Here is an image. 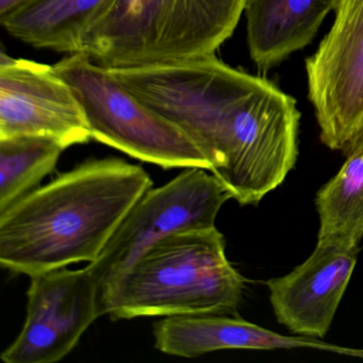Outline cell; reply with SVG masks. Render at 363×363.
Returning a JSON list of instances; mask_svg holds the SVG:
<instances>
[{"label":"cell","instance_id":"obj_1","mask_svg":"<svg viewBox=\"0 0 363 363\" xmlns=\"http://www.w3.org/2000/svg\"><path fill=\"white\" fill-rule=\"evenodd\" d=\"M152 188L140 165L118 158L82 163L0 212V264L33 277L93 262Z\"/></svg>","mask_w":363,"mask_h":363},{"label":"cell","instance_id":"obj_2","mask_svg":"<svg viewBox=\"0 0 363 363\" xmlns=\"http://www.w3.org/2000/svg\"><path fill=\"white\" fill-rule=\"evenodd\" d=\"M224 235L216 226L178 231L148 248L118 286L108 315L233 314L245 279L226 257Z\"/></svg>","mask_w":363,"mask_h":363},{"label":"cell","instance_id":"obj_3","mask_svg":"<svg viewBox=\"0 0 363 363\" xmlns=\"http://www.w3.org/2000/svg\"><path fill=\"white\" fill-rule=\"evenodd\" d=\"M248 0H116L82 40L106 69L182 62L216 54Z\"/></svg>","mask_w":363,"mask_h":363},{"label":"cell","instance_id":"obj_4","mask_svg":"<svg viewBox=\"0 0 363 363\" xmlns=\"http://www.w3.org/2000/svg\"><path fill=\"white\" fill-rule=\"evenodd\" d=\"M82 104L92 139L163 169H205L211 163L182 128L138 99L84 52L54 65Z\"/></svg>","mask_w":363,"mask_h":363},{"label":"cell","instance_id":"obj_5","mask_svg":"<svg viewBox=\"0 0 363 363\" xmlns=\"http://www.w3.org/2000/svg\"><path fill=\"white\" fill-rule=\"evenodd\" d=\"M207 172L184 169L164 186L150 189L125 216L99 258L86 265L96 284L101 315L108 314L125 276L148 248L178 231L216 226L220 208L233 197Z\"/></svg>","mask_w":363,"mask_h":363},{"label":"cell","instance_id":"obj_6","mask_svg":"<svg viewBox=\"0 0 363 363\" xmlns=\"http://www.w3.org/2000/svg\"><path fill=\"white\" fill-rule=\"evenodd\" d=\"M320 140L345 148L363 131V0H339L330 31L306 60Z\"/></svg>","mask_w":363,"mask_h":363},{"label":"cell","instance_id":"obj_7","mask_svg":"<svg viewBox=\"0 0 363 363\" xmlns=\"http://www.w3.org/2000/svg\"><path fill=\"white\" fill-rule=\"evenodd\" d=\"M30 278L26 320L20 335L4 350L1 360L58 362L101 316L96 284L86 267H62Z\"/></svg>","mask_w":363,"mask_h":363},{"label":"cell","instance_id":"obj_8","mask_svg":"<svg viewBox=\"0 0 363 363\" xmlns=\"http://www.w3.org/2000/svg\"><path fill=\"white\" fill-rule=\"evenodd\" d=\"M35 135L65 148L92 139L82 104L54 65L0 57V139Z\"/></svg>","mask_w":363,"mask_h":363},{"label":"cell","instance_id":"obj_9","mask_svg":"<svg viewBox=\"0 0 363 363\" xmlns=\"http://www.w3.org/2000/svg\"><path fill=\"white\" fill-rule=\"evenodd\" d=\"M359 246L318 242L305 262L267 282L279 324L296 335L322 339L330 328L356 267Z\"/></svg>","mask_w":363,"mask_h":363},{"label":"cell","instance_id":"obj_10","mask_svg":"<svg viewBox=\"0 0 363 363\" xmlns=\"http://www.w3.org/2000/svg\"><path fill=\"white\" fill-rule=\"evenodd\" d=\"M155 346L172 356L195 358L223 350L314 348L363 359V350L316 337L280 335L229 314L167 316L154 325Z\"/></svg>","mask_w":363,"mask_h":363},{"label":"cell","instance_id":"obj_11","mask_svg":"<svg viewBox=\"0 0 363 363\" xmlns=\"http://www.w3.org/2000/svg\"><path fill=\"white\" fill-rule=\"evenodd\" d=\"M339 0H248L250 58L263 71L272 69L313 40Z\"/></svg>","mask_w":363,"mask_h":363},{"label":"cell","instance_id":"obj_12","mask_svg":"<svg viewBox=\"0 0 363 363\" xmlns=\"http://www.w3.org/2000/svg\"><path fill=\"white\" fill-rule=\"evenodd\" d=\"M116 0H33L0 22L12 37L37 48L80 52L82 40Z\"/></svg>","mask_w":363,"mask_h":363},{"label":"cell","instance_id":"obj_13","mask_svg":"<svg viewBox=\"0 0 363 363\" xmlns=\"http://www.w3.org/2000/svg\"><path fill=\"white\" fill-rule=\"evenodd\" d=\"M343 152L339 173L316 194L318 241L358 246L363 239V131Z\"/></svg>","mask_w":363,"mask_h":363},{"label":"cell","instance_id":"obj_14","mask_svg":"<svg viewBox=\"0 0 363 363\" xmlns=\"http://www.w3.org/2000/svg\"><path fill=\"white\" fill-rule=\"evenodd\" d=\"M67 148L45 137L0 139V212L39 188Z\"/></svg>","mask_w":363,"mask_h":363},{"label":"cell","instance_id":"obj_15","mask_svg":"<svg viewBox=\"0 0 363 363\" xmlns=\"http://www.w3.org/2000/svg\"><path fill=\"white\" fill-rule=\"evenodd\" d=\"M33 1V0H0V22H3Z\"/></svg>","mask_w":363,"mask_h":363}]
</instances>
